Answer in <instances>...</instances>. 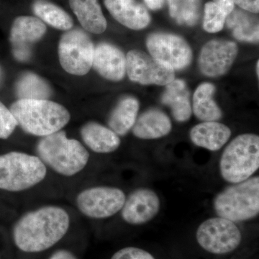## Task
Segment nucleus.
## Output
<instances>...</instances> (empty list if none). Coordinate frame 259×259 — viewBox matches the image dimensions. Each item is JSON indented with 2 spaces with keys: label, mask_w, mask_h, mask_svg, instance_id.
Masks as SVG:
<instances>
[{
  "label": "nucleus",
  "mask_w": 259,
  "mask_h": 259,
  "mask_svg": "<svg viewBox=\"0 0 259 259\" xmlns=\"http://www.w3.org/2000/svg\"><path fill=\"white\" fill-rule=\"evenodd\" d=\"M146 47L153 58L174 71L185 69L192 62V51L190 46L183 37L175 34H151L146 40Z\"/></svg>",
  "instance_id": "nucleus-10"
},
{
  "label": "nucleus",
  "mask_w": 259,
  "mask_h": 259,
  "mask_svg": "<svg viewBox=\"0 0 259 259\" xmlns=\"http://www.w3.org/2000/svg\"><path fill=\"white\" fill-rule=\"evenodd\" d=\"M125 199V192L117 187L97 186L80 192L76 197V204L86 217L106 219L120 212Z\"/></svg>",
  "instance_id": "nucleus-9"
},
{
  "label": "nucleus",
  "mask_w": 259,
  "mask_h": 259,
  "mask_svg": "<svg viewBox=\"0 0 259 259\" xmlns=\"http://www.w3.org/2000/svg\"><path fill=\"white\" fill-rule=\"evenodd\" d=\"M169 14L180 24L193 26L200 16L201 0H168Z\"/></svg>",
  "instance_id": "nucleus-27"
},
{
  "label": "nucleus",
  "mask_w": 259,
  "mask_h": 259,
  "mask_svg": "<svg viewBox=\"0 0 259 259\" xmlns=\"http://www.w3.org/2000/svg\"><path fill=\"white\" fill-rule=\"evenodd\" d=\"M235 5L248 13L257 14L259 12V0H233Z\"/></svg>",
  "instance_id": "nucleus-31"
},
{
  "label": "nucleus",
  "mask_w": 259,
  "mask_h": 259,
  "mask_svg": "<svg viewBox=\"0 0 259 259\" xmlns=\"http://www.w3.org/2000/svg\"><path fill=\"white\" fill-rule=\"evenodd\" d=\"M166 86L161 96L162 103L170 107L172 115L177 122L189 120L192 115V109L190 92L185 81L175 79Z\"/></svg>",
  "instance_id": "nucleus-20"
},
{
  "label": "nucleus",
  "mask_w": 259,
  "mask_h": 259,
  "mask_svg": "<svg viewBox=\"0 0 259 259\" xmlns=\"http://www.w3.org/2000/svg\"><path fill=\"white\" fill-rule=\"evenodd\" d=\"M47 32V26L39 18L21 16L15 19L10 30V42L15 59L28 60L30 56V46L38 41Z\"/></svg>",
  "instance_id": "nucleus-14"
},
{
  "label": "nucleus",
  "mask_w": 259,
  "mask_h": 259,
  "mask_svg": "<svg viewBox=\"0 0 259 259\" xmlns=\"http://www.w3.org/2000/svg\"><path fill=\"white\" fill-rule=\"evenodd\" d=\"M144 2L146 6L152 10L161 9L165 3V0H144Z\"/></svg>",
  "instance_id": "nucleus-34"
},
{
  "label": "nucleus",
  "mask_w": 259,
  "mask_h": 259,
  "mask_svg": "<svg viewBox=\"0 0 259 259\" xmlns=\"http://www.w3.org/2000/svg\"><path fill=\"white\" fill-rule=\"evenodd\" d=\"M258 62H257V74H258Z\"/></svg>",
  "instance_id": "nucleus-35"
},
{
  "label": "nucleus",
  "mask_w": 259,
  "mask_h": 259,
  "mask_svg": "<svg viewBox=\"0 0 259 259\" xmlns=\"http://www.w3.org/2000/svg\"><path fill=\"white\" fill-rule=\"evenodd\" d=\"M36 153L46 166L67 177L82 171L90 160V153L83 145L77 140L69 139L63 131L39 140Z\"/></svg>",
  "instance_id": "nucleus-2"
},
{
  "label": "nucleus",
  "mask_w": 259,
  "mask_h": 259,
  "mask_svg": "<svg viewBox=\"0 0 259 259\" xmlns=\"http://www.w3.org/2000/svg\"><path fill=\"white\" fill-rule=\"evenodd\" d=\"M126 73L130 79L143 85L165 86L175 80V71L143 51L132 50L126 56Z\"/></svg>",
  "instance_id": "nucleus-11"
},
{
  "label": "nucleus",
  "mask_w": 259,
  "mask_h": 259,
  "mask_svg": "<svg viewBox=\"0 0 259 259\" xmlns=\"http://www.w3.org/2000/svg\"><path fill=\"white\" fill-rule=\"evenodd\" d=\"M215 88L211 83L199 85L194 92L192 108L194 115L203 122L219 120L222 117V111L213 100Z\"/></svg>",
  "instance_id": "nucleus-23"
},
{
  "label": "nucleus",
  "mask_w": 259,
  "mask_h": 259,
  "mask_svg": "<svg viewBox=\"0 0 259 259\" xmlns=\"http://www.w3.org/2000/svg\"><path fill=\"white\" fill-rule=\"evenodd\" d=\"M196 240L202 249L214 255H226L241 245V230L236 223L226 218H209L197 228Z\"/></svg>",
  "instance_id": "nucleus-7"
},
{
  "label": "nucleus",
  "mask_w": 259,
  "mask_h": 259,
  "mask_svg": "<svg viewBox=\"0 0 259 259\" xmlns=\"http://www.w3.org/2000/svg\"><path fill=\"white\" fill-rule=\"evenodd\" d=\"M2 69H1V68H0V80H1V78H2Z\"/></svg>",
  "instance_id": "nucleus-36"
},
{
  "label": "nucleus",
  "mask_w": 259,
  "mask_h": 259,
  "mask_svg": "<svg viewBox=\"0 0 259 259\" xmlns=\"http://www.w3.org/2000/svg\"><path fill=\"white\" fill-rule=\"evenodd\" d=\"M70 222L69 213L59 206L47 205L29 211L13 227L15 244L25 253L49 249L66 236Z\"/></svg>",
  "instance_id": "nucleus-1"
},
{
  "label": "nucleus",
  "mask_w": 259,
  "mask_h": 259,
  "mask_svg": "<svg viewBox=\"0 0 259 259\" xmlns=\"http://www.w3.org/2000/svg\"><path fill=\"white\" fill-rule=\"evenodd\" d=\"M17 127L18 123L13 113L0 102V139H8Z\"/></svg>",
  "instance_id": "nucleus-29"
},
{
  "label": "nucleus",
  "mask_w": 259,
  "mask_h": 259,
  "mask_svg": "<svg viewBox=\"0 0 259 259\" xmlns=\"http://www.w3.org/2000/svg\"><path fill=\"white\" fill-rule=\"evenodd\" d=\"M110 259H156L151 253L138 247H125L114 253Z\"/></svg>",
  "instance_id": "nucleus-30"
},
{
  "label": "nucleus",
  "mask_w": 259,
  "mask_h": 259,
  "mask_svg": "<svg viewBox=\"0 0 259 259\" xmlns=\"http://www.w3.org/2000/svg\"><path fill=\"white\" fill-rule=\"evenodd\" d=\"M171 127V120L166 113L158 109H151L136 120L132 131L140 139L152 140L169 134Z\"/></svg>",
  "instance_id": "nucleus-19"
},
{
  "label": "nucleus",
  "mask_w": 259,
  "mask_h": 259,
  "mask_svg": "<svg viewBox=\"0 0 259 259\" xmlns=\"http://www.w3.org/2000/svg\"><path fill=\"white\" fill-rule=\"evenodd\" d=\"M227 17L224 12L213 2L206 3L203 19L204 30L210 33L221 31L226 24Z\"/></svg>",
  "instance_id": "nucleus-28"
},
{
  "label": "nucleus",
  "mask_w": 259,
  "mask_h": 259,
  "mask_svg": "<svg viewBox=\"0 0 259 259\" xmlns=\"http://www.w3.org/2000/svg\"><path fill=\"white\" fill-rule=\"evenodd\" d=\"M34 13L39 19L61 30H69L73 27L70 15L57 5L48 2L37 1L32 6Z\"/></svg>",
  "instance_id": "nucleus-26"
},
{
  "label": "nucleus",
  "mask_w": 259,
  "mask_h": 259,
  "mask_svg": "<svg viewBox=\"0 0 259 259\" xmlns=\"http://www.w3.org/2000/svg\"><path fill=\"white\" fill-rule=\"evenodd\" d=\"M245 10H234L227 17L226 25L241 41L258 42V20Z\"/></svg>",
  "instance_id": "nucleus-24"
},
{
  "label": "nucleus",
  "mask_w": 259,
  "mask_h": 259,
  "mask_svg": "<svg viewBox=\"0 0 259 259\" xmlns=\"http://www.w3.org/2000/svg\"><path fill=\"white\" fill-rule=\"evenodd\" d=\"M236 42L213 40L204 46L199 58L201 72L209 77H218L226 74L238 55Z\"/></svg>",
  "instance_id": "nucleus-12"
},
{
  "label": "nucleus",
  "mask_w": 259,
  "mask_h": 259,
  "mask_svg": "<svg viewBox=\"0 0 259 259\" xmlns=\"http://www.w3.org/2000/svg\"><path fill=\"white\" fill-rule=\"evenodd\" d=\"M80 134L85 145L95 153H112L120 146L119 136L98 122H87L81 127Z\"/></svg>",
  "instance_id": "nucleus-18"
},
{
  "label": "nucleus",
  "mask_w": 259,
  "mask_h": 259,
  "mask_svg": "<svg viewBox=\"0 0 259 259\" xmlns=\"http://www.w3.org/2000/svg\"><path fill=\"white\" fill-rule=\"evenodd\" d=\"M10 110L24 132L41 138L61 131L71 119L66 107L49 100H18Z\"/></svg>",
  "instance_id": "nucleus-3"
},
{
  "label": "nucleus",
  "mask_w": 259,
  "mask_h": 259,
  "mask_svg": "<svg viewBox=\"0 0 259 259\" xmlns=\"http://www.w3.org/2000/svg\"><path fill=\"white\" fill-rule=\"evenodd\" d=\"M160 206L157 194L151 189L142 187L134 190L126 197L120 211L121 216L130 225H144L157 215Z\"/></svg>",
  "instance_id": "nucleus-13"
},
{
  "label": "nucleus",
  "mask_w": 259,
  "mask_h": 259,
  "mask_svg": "<svg viewBox=\"0 0 259 259\" xmlns=\"http://www.w3.org/2000/svg\"><path fill=\"white\" fill-rule=\"evenodd\" d=\"M190 136L196 146L216 151L227 144L231 138V131L228 126L217 121L203 122L192 127Z\"/></svg>",
  "instance_id": "nucleus-17"
},
{
  "label": "nucleus",
  "mask_w": 259,
  "mask_h": 259,
  "mask_svg": "<svg viewBox=\"0 0 259 259\" xmlns=\"http://www.w3.org/2000/svg\"><path fill=\"white\" fill-rule=\"evenodd\" d=\"M49 259H78L76 256L69 250L61 249L56 250L52 255L49 257Z\"/></svg>",
  "instance_id": "nucleus-33"
},
{
  "label": "nucleus",
  "mask_w": 259,
  "mask_h": 259,
  "mask_svg": "<svg viewBox=\"0 0 259 259\" xmlns=\"http://www.w3.org/2000/svg\"><path fill=\"white\" fill-rule=\"evenodd\" d=\"M93 42L86 32L76 29L68 30L59 44V61L69 74L83 76L93 67Z\"/></svg>",
  "instance_id": "nucleus-8"
},
{
  "label": "nucleus",
  "mask_w": 259,
  "mask_h": 259,
  "mask_svg": "<svg viewBox=\"0 0 259 259\" xmlns=\"http://www.w3.org/2000/svg\"><path fill=\"white\" fill-rule=\"evenodd\" d=\"M15 92L18 100H49L52 94L47 81L32 72L20 76L15 86Z\"/></svg>",
  "instance_id": "nucleus-25"
},
{
  "label": "nucleus",
  "mask_w": 259,
  "mask_h": 259,
  "mask_svg": "<svg viewBox=\"0 0 259 259\" xmlns=\"http://www.w3.org/2000/svg\"><path fill=\"white\" fill-rule=\"evenodd\" d=\"M259 168V137L252 134L240 135L230 143L220 160V171L228 183L248 180Z\"/></svg>",
  "instance_id": "nucleus-4"
},
{
  "label": "nucleus",
  "mask_w": 259,
  "mask_h": 259,
  "mask_svg": "<svg viewBox=\"0 0 259 259\" xmlns=\"http://www.w3.org/2000/svg\"><path fill=\"white\" fill-rule=\"evenodd\" d=\"M213 3L218 5L227 16L235 10V3L233 0H213Z\"/></svg>",
  "instance_id": "nucleus-32"
},
{
  "label": "nucleus",
  "mask_w": 259,
  "mask_h": 259,
  "mask_svg": "<svg viewBox=\"0 0 259 259\" xmlns=\"http://www.w3.org/2000/svg\"><path fill=\"white\" fill-rule=\"evenodd\" d=\"M104 3L112 16L127 28L142 30L151 23L146 7L136 0H105Z\"/></svg>",
  "instance_id": "nucleus-16"
},
{
  "label": "nucleus",
  "mask_w": 259,
  "mask_h": 259,
  "mask_svg": "<svg viewBox=\"0 0 259 259\" xmlns=\"http://www.w3.org/2000/svg\"><path fill=\"white\" fill-rule=\"evenodd\" d=\"M139 107L137 99L133 97H124L110 114L109 127L117 136H125L136 123Z\"/></svg>",
  "instance_id": "nucleus-22"
},
{
  "label": "nucleus",
  "mask_w": 259,
  "mask_h": 259,
  "mask_svg": "<svg viewBox=\"0 0 259 259\" xmlns=\"http://www.w3.org/2000/svg\"><path fill=\"white\" fill-rule=\"evenodd\" d=\"M93 66L105 79L119 81L126 74V56L115 46L101 42L95 48Z\"/></svg>",
  "instance_id": "nucleus-15"
},
{
  "label": "nucleus",
  "mask_w": 259,
  "mask_h": 259,
  "mask_svg": "<svg viewBox=\"0 0 259 259\" xmlns=\"http://www.w3.org/2000/svg\"><path fill=\"white\" fill-rule=\"evenodd\" d=\"M213 206L218 217L234 223L253 219L259 213L258 177L227 187L217 194Z\"/></svg>",
  "instance_id": "nucleus-6"
},
{
  "label": "nucleus",
  "mask_w": 259,
  "mask_h": 259,
  "mask_svg": "<svg viewBox=\"0 0 259 259\" xmlns=\"http://www.w3.org/2000/svg\"><path fill=\"white\" fill-rule=\"evenodd\" d=\"M69 4L85 30L95 34L105 31L107 20L98 0H69Z\"/></svg>",
  "instance_id": "nucleus-21"
},
{
  "label": "nucleus",
  "mask_w": 259,
  "mask_h": 259,
  "mask_svg": "<svg viewBox=\"0 0 259 259\" xmlns=\"http://www.w3.org/2000/svg\"><path fill=\"white\" fill-rule=\"evenodd\" d=\"M47 167L37 156L20 151L0 155V190L19 192L40 184Z\"/></svg>",
  "instance_id": "nucleus-5"
}]
</instances>
